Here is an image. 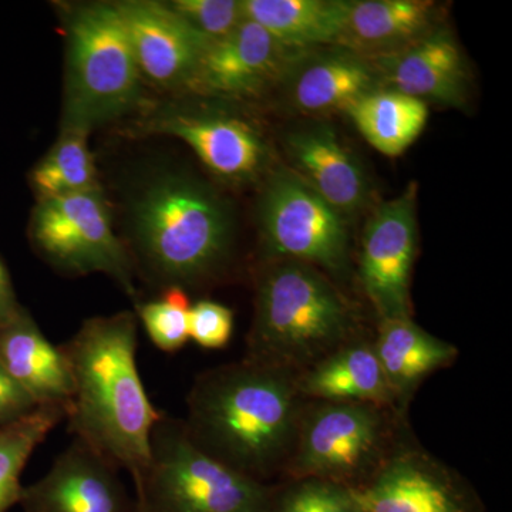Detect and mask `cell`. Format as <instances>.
<instances>
[{"label": "cell", "mask_w": 512, "mask_h": 512, "mask_svg": "<svg viewBox=\"0 0 512 512\" xmlns=\"http://www.w3.org/2000/svg\"><path fill=\"white\" fill-rule=\"evenodd\" d=\"M299 392L319 402L393 407L373 343L352 340L298 375Z\"/></svg>", "instance_id": "21"}, {"label": "cell", "mask_w": 512, "mask_h": 512, "mask_svg": "<svg viewBox=\"0 0 512 512\" xmlns=\"http://www.w3.org/2000/svg\"><path fill=\"white\" fill-rule=\"evenodd\" d=\"M133 47L141 76L160 86L187 84L210 40L168 3L130 0L114 3Z\"/></svg>", "instance_id": "14"}, {"label": "cell", "mask_w": 512, "mask_h": 512, "mask_svg": "<svg viewBox=\"0 0 512 512\" xmlns=\"http://www.w3.org/2000/svg\"><path fill=\"white\" fill-rule=\"evenodd\" d=\"M0 362L37 406L60 404L67 410L73 396L69 363L25 309L0 328Z\"/></svg>", "instance_id": "20"}, {"label": "cell", "mask_w": 512, "mask_h": 512, "mask_svg": "<svg viewBox=\"0 0 512 512\" xmlns=\"http://www.w3.org/2000/svg\"><path fill=\"white\" fill-rule=\"evenodd\" d=\"M355 315L319 269L279 259L262 272L245 359L305 372L352 342Z\"/></svg>", "instance_id": "3"}, {"label": "cell", "mask_w": 512, "mask_h": 512, "mask_svg": "<svg viewBox=\"0 0 512 512\" xmlns=\"http://www.w3.org/2000/svg\"><path fill=\"white\" fill-rule=\"evenodd\" d=\"M36 407L35 400L13 379L0 362V427L22 419Z\"/></svg>", "instance_id": "31"}, {"label": "cell", "mask_w": 512, "mask_h": 512, "mask_svg": "<svg viewBox=\"0 0 512 512\" xmlns=\"http://www.w3.org/2000/svg\"><path fill=\"white\" fill-rule=\"evenodd\" d=\"M301 53L282 45L264 28L245 19L229 35L208 42L185 86L225 99L259 96L285 79Z\"/></svg>", "instance_id": "12"}, {"label": "cell", "mask_w": 512, "mask_h": 512, "mask_svg": "<svg viewBox=\"0 0 512 512\" xmlns=\"http://www.w3.org/2000/svg\"><path fill=\"white\" fill-rule=\"evenodd\" d=\"M19 504L25 512H140L119 468L76 439L45 477L23 487Z\"/></svg>", "instance_id": "13"}, {"label": "cell", "mask_w": 512, "mask_h": 512, "mask_svg": "<svg viewBox=\"0 0 512 512\" xmlns=\"http://www.w3.org/2000/svg\"><path fill=\"white\" fill-rule=\"evenodd\" d=\"M266 252L333 275L349 268L346 218L293 171L281 170L266 184L259 204Z\"/></svg>", "instance_id": "9"}, {"label": "cell", "mask_w": 512, "mask_h": 512, "mask_svg": "<svg viewBox=\"0 0 512 512\" xmlns=\"http://www.w3.org/2000/svg\"><path fill=\"white\" fill-rule=\"evenodd\" d=\"M367 143L387 157L402 156L423 133L427 104L392 89H377L345 111Z\"/></svg>", "instance_id": "24"}, {"label": "cell", "mask_w": 512, "mask_h": 512, "mask_svg": "<svg viewBox=\"0 0 512 512\" xmlns=\"http://www.w3.org/2000/svg\"><path fill=\"white\" fill-rule=\"evenodd\" d=\"M350 491L357 512H483L460 476L417 448L392 450Z\"/></svg>", "instance_id": "11"}, {"label": "cell", "mask_w": 512, "mask_h": 512, "mask_svg": "<svg viewBox=\"0 0 512 512\" xmlns=\"http://www.w3.org/2000/svg\"><path fill=\"white\" fill-rule=\"evenodd\" d=\"M138 510H140V508H138Z\"/></svg>", "instance_id": "33"}, {"label": "cell", "mask_w": 512, "mask_h": 512, "mask_svg": "<svg viewBox=\"0 0 512 512\" xmlns=\"http://www.w3.org/2000/svg\"><path fill=\"white\" fill-rule=\"evenodd\" d=\"M284 80L293 106L309 114L346 111L357 100L382 89L372 60L340 46L301 53Z\"/></svg>", "instance_id": "16"}, {"label": "cell", "mask_w": 512, "mask_h": 512, "mask_svg": "<svg viewBox=\"0 0 512 512\" xmlns=\"http://www.w3.org/2000/svg\"><path fill=\"white\" fill-rule=\"evenodd\" d=\"M372 60L384 89L424 103L461 107L467 100L468 73L456 37L437 28L397 52Z\"/></svg>", "instance_id": "15"}, {"label": "cell", "mask_w": 512, "mask_h": 512, "mask_svg": "<svg viewBox=\"0 0 512 512\" xmlns=\"http://www.w3.org/2000/svg\"><path fill=\"white\" fill-rule=\"evenodd\" d=\"M349 8L350 0H242L245 19L298 52L336 46Z\"/></svg>", "instance_id": "23"}, {"label": "cell", "mask_w": 512, "mask_h": 512, "mask_svg": "<svg viewBox=\"0 0 512 512\" xmlns=\"http://www.w3.org/2000/svg\"><path fill=\"white\" fill-rule=\"evenodd\" d=\"M271 512H357V508L350 487L302 478L284 491H275Z\"/></svg>", "instance_id": "28"}, {"label": "cell", "mask_w": 512, "mask_h": 512, "mask_svg": "<svg viewBox=\"0 0 512 512\" xmlns=\"http://www.w3.org/2000/svg\"><path fill=\"white\" fill-rule=\"evenodd\" d=\"M23 311L16 299L8 269L0 261V328L9 325Z\"/></svg>", "instance_id": "32"}, {"label": "cell", "mask_w": 512, "mask_h": 512, "mask_svg": "<svg viewBox=\"0 0 512 512\" xmlns=\"http://www.w3.org/2000/svg\"><path fill=\"white\" fill-rule=\"evenodd\" d=\"M293 173L343 217L369 201L370 185L362 164L326 124L293 131L285 140Z\"/></svg>", "instance_id": "17"}, {"label": "cell", "mask_w": 512, "mask_h": 512, "mask_svg": "<svg viewBox=\"0 0 512 512\" xmlns=\"http://www.w3.org/2000/svg\"><path fill=\"white\" fill-rule=\"evenodd\" d=\"M62 420H66V407L39 404L22 419L0 427V512H8L20 503L23 468L36 447Z\"/></svg>", "instance_id": "25"}, {"label": "cell", "mask_w": 512, "mask_h": 512, "mask_svg": "<svg viewBox=\"0 0 512 512\" xmlns=\"http://www.w3.org/2000/svg\"><path fill=\"white\" fill-rule=\"evenodd\" d=\"M133 221L138 259L165 289L210 281L227 264L231 218L207 185L174 175L158 180L138 198Z\"/></svg>", "instance_id": "4"}, {"label": "cell", "mask_w": 512, "mask_h": 512, "mask_svg": "<svg viewBox=\"0 0 512 512\" xmlns=\"http://www.w3.org/2000/svg\"><path fill=\"white\" fill-rule=\"evenodd\" d=\"M141 73L114 3L74 10L67 26L62 130L83 131L124 116L141 97Z\"/></svg>", "instance_id": "5"}, {"label": "cell", "mask_w": 512, "mask_h": 512, "mask_svg": "<svg viewBox=\"0 0 512 512\" xmlns=\"http://www.w3.org/2000/svg\"><path fill=\"white\" fill-rule=\"evenodd\" d=\"M387 429L383 407L319 402L302 410L286 471L295 480L316 478L355 487L372 476L389 454Z\"/></svg>", "instance_id": "7"}, {"label": "cell", "mask_w": 512, "mask_h": 512, "mask_svg": "<svg viewBox=\"0 0 512 512\" xmlns=\"http://www.w3.org/2000/svg\"><path fill=\"white\" fill-rule=\"evenodd\" d=\"M417 184L384 202L367 221L360 251L363 289L380 320L410 318V275L417 251Z\"/></svg>", "instance_id": "10"}, {"label": "cell", "mask_w": 512, "mask_h": 512, "mask_svg": "<svg viewBox=\"0 0 512 512\" xmlns=\"http://www.w3.org/2000/svg\"><path fill=\"white\" fill-rule=\"evenodd\" d=\"M168 5L210 42L229 35L245 20L242 0H175Z\"/></svg>", "instance_id": "29"}, {"label": "cell", "mask_w": 512, "mask_h": 512, "mask_svg": "<svg viewBox=\"0 0 512 512\" xmlns=\"http://www.w3.org/2000/svg\"><path fill=\"white\" fill-rule=\"evenodd\" d=\"M373 348L394 404L404 406L431 373L456 359L457 348L417 326L412 318L382 320Z\"/></svg>", "instance_id": "22"}, {"label": "cell", "mask_w": 512, "mask_h": 512, "mask_svg": "<svg viewBox=\"0 0 512 512\" xmlns=\"http://www.w3.org/2000/svg\"><path fill=\"white\" fill-rule=\"evenodd\" d=\"M156 130L187 143L222 180L247 183L264 170L268 148L245 123L221 114H173L157 121Z\"/></svg>", "instance_id": "18"}, {"label": "cell", "mask_w": 512, "mask_h": 512, "mask_svg": "<svg viewBox=\"0 0 512 512\" xmlns=\"http://www.w3.org/2000/svg\"><path fill=\"white\" fill-rule=\"evenodd\" d=\"M274 494L195 446L184 421L161 414L151 433L150 463L136 487L140 512H271Z\"/></svg>", "instance_id": "6"}, {"label": "cell", "mask_w": 512, "mask_h": 512, "mask_svg": "<svg viewBox=\"0 0 512 512\" xmlns=\"http://www.w3.org/2000/svg\"><path fill=\"white\" fill-rule=\"evenodd\" d=\"M33 244L47 264L69 275L101 272L130 295L133 264L114 234L100 188L40 200L32 221Z\"/></svg>", "instance_id": "8"}, {"label": "cell", "mask_w": 512, "mask_h": 512, "mask_svg": "<svg viewBox=\"0 0 512 512\" xmlns=\"http://www.w3.org/2000/svg\"><path fill=\"white\" fill-rule=\"evenodd\" d=\"M190 308V299L184 289L168 288L158 301L138 306V318L158 349L174 353L190 340Z\"/></svg>", "instance_id": "27"}, {"label": "cell", "mask_w": 512, "mask_h": 512, "mask_svg": "<svg viewBox=\"0 0 512 512\" xmlns=\"http://www.w3.org/2000/svg\"><path fill=\"white\" fill-rule=\"evenodd\" d=\"M137 316L87 319L60 346L73 379L66 410L70 433L140 484L150 463V440L161 414L138 373Z\"/></svg>", "instance_id": "2"}, {"label": "cell", "mask_w": 512, "mask_h": 512, "mask_svg": "<svg viewBox=\"0 0 512 512\" xmlns=\"http://www.w3.org/2000/svg\"><path fill=\"white\" fill-rule=\"evenodd\" d=\"M298 373L244 359L197 377L185 431L232 470L264 483L286 470L302 416Z\"/></svg>", "instance_id": "1"}, {"label": "cell", "mask_w": 512, "mask_h": 512, "mask_svg": "<svg viewBox=\"0 0 512 512\" xmlns=\"http://www.w3.org/2000/svg\"><path fill=\"white\" fill-rule=\"evenodd\" d=\"M32 181L40 200L99 187L92 153L87 147V133L62 130L55 147L37 164Z\"/></svg>", "instance_id": "26"}, {"label": "cell", "mask_w": 512, "mask_h": 512, "mask_svg": "<svg viewBox=\"0 0 512 512\" xmlns=\"http://www.w3.org/2000/svg\"><path fill=\"white\" fill-rule=\"evenodd\" d=\"M234 330V313L227 306L212 301H200L190 308L188 335L204 349L227 346Z\"/></svg>", "instance_id": "30"}, {"label": "cell", "mask_w": 512, "mask_h": 512, "mask_svg": "<svg viewBox=\"0 0 512 512\" xmlns=\"http://www.w3.org/2000/svg\"><path fill=\"white\" fill-rule=\"evenodd\" d=\"M439 6L426 0H350L336 46L375 59L412 45L439 28Z\"/></svg>", "instance_id": "19"}]
</instances>
